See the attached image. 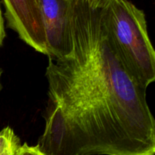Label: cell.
Returning <instances> with one entry per match:
<instances>
[{"instance_id": "ba28073f", "label": "cell", "mask_w": 155, "mask_h": 155, "mask_svg": "<svg viewBox=\"0 0 155 155\" xmlns=\"http://www.w3.org/2000/svg\"><path fill=\"white\" fill-rule=\"evenodd\" d=\"M5 36V31L4 27V19H3L1 7H0V46L2 44Z\"/></svg>"}, {"instance_id": "7a4b0ae2", "label": "cell", "mask_w": 155, "mask_h": 155, "mask_svg": "<svg viewBox=\"0 0 155 155\" xmlns=\"http://www.w3.org/2000/svg\"><path fill=\"white\" fill-rule=\"evenodd\" d=\"M92 4L124 66L147 89L155 80V52L144 12L129 0H98Z\"/></svg>"}, {"instance_id": "5b68a950", "label": "cell", "mask_w": 155, "mask_h": 155, "mask_svg": "<svg viewBox=\"0 0 155 155\" xmlns=\"http://www.w3.org/2000/svg\"><path fill=\"white\" fill-rule=\"evenodd\" d=\"M17 137L12 128L5 127L0 131V153L6 148Z\"/></svg>"}, {"instance_id": "9c48e42d", "label": "cell", "mask_w": 155, "mask_h": 155, "mask_svg": "<svg viewBox=\"0 0 155 155\" xmlns=\"http://www.w3.org/2000/svg\"><path fill=\"white\" fill-rule=\"evenodd\" d=\"M89 1H90L92 3H95L98 0H89Z\"/></svg>"}, {"instance_id": "3957f363", "label": "cell", "mask_w": 155, "mask_h": 155, "mask_svg": "<svg viewBox=\"0 0 155 155\" xmlns=\"http://www.w3.org/2000/svg\"><path fill=\"white\" fill-rule=\"evenodd\" d=\"M46 36L48 57L66 56L72 50L71 18L76 0H38Z\"/></svg>"}, {"instance_id": "52a82bcc", "label": "cell", "mask_w": 155, "mask_h": 155, "mask_svg": "<svg viewBox=\"0 0 155 155\" xmlns=\"http://www.w3.org/2000/svg\"><path fill=\"white\" fill-rule=\"evenodd\" d=\"M21 145V144L20 143L19 138L16 137L12 141V143L5 150H3L0 153V155H16L18 148H19Z\"/></svg>"}, {"instance_id": "6da1fadb", "label": "cell", "mask_w": 155, "mask_h": 155, "mask_svg": "<svg viewBox=\"0 0 155 155\" xmlns=\"http://www.w3.org/2000/svg\"><path fill=\"white\" fill-rule=\"evenodd\" d=\"M72 50L48 57L45 155H154L155 122L139 84L117 53L95 5L76 0Z\"/></svg>"}, {"instance_id": "277c9868", "label": "cell", "mask_w": 155, "mask_h": 155, "mask_svg": "<svg viewBox=\"0 0 155 155\" xmlns=\"http://www.w3.org/2000/svg\"><path fill=\"white\" fill-rule=\"evenodd\" d=\"M8 27L38 53L48 56L45 27L38 0H2Z\"/></svg>"}, {"instance_id": "8992f818", "label": "cell", "mask_w": 155, "mask_h": 155, "mask_svg": "<svg viewBox=\"0 0 155 155\" xmlns=\"http://www.w3.org/2000/svg\"><path fill=\"white\" fill-rule=\"evenodd\" d=\"M16 155H45L36 147V146H30L24 143L21 144L18 148Z\"/></svg>"}]
</instances>
